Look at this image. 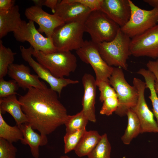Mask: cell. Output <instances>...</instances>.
<instances>
[{"mask_svg":"<svg viewBox=\"0 0 158 158\" xmlns=\"http://www.w3.org/2000/svg\"><path fill=\"white\" fill-rule=\"evenodd\" d=\"M18 100L28 122L43 135H49L65 124L69 115L57 92L51 88L31 87Z\"/></svg>","mask_w":158,"mask_h":158,"instance_id":"cell-1","label":"cell"},{"mask_svg":"<svg viewBox=\"0 0 158 158\" xmlns=\"http://www.w3.org/2000/svg\"><path fill=\"white\" fill-rule=\"evenodd\" d=\"M131 39L121 30L111 41L97 44L100 54L109 66L118 67L127 70V60L131 55L130 44Z\"/></svg>","mask_w":158,"mask_h":158,"instance_id":"cell-2","label":"cell"},{"mask_svg":"<svg viewBox=\"0 0 158 158\" xmlns=\"http://www.w3.org/2000/svg\"><path fill=\"white\" fill-rule=\"evenodd\" d=\"M32 56L55 77L63 78L74 72L77 67L76 56L71 51L46 54L33 48Z\"/></svg>","mask_w":158,"mask_h":158,"instance_id":"cell-3","label":"cell"},{"mask_svg":"<svg viewBox=\"0 0 158 158\" xmlns=\"http://www.w3.org/2000/svg\"><path fill=\"white\" fill-rule=\"evenodd\" d=\"M120 28L100 10L92 11L84 23L85 32L90 35L91 41L97 44L112 40Z\"/></svg>","mask_w":158,"mask_h":158,"instance_id":"cell-4","label":"cell"},{"mask_svg":"<svg viewBox=\"0 0 158 158\" xmlns=\"http://www.w3.org/2000/svg\"><path fill=\"white\" fill-rule=\"evenodd\" d=\"M109 83L115 90L118 100L115 114L121 117L126 116L128 111L137 103L138 93L136 89L127 82L123 69L120 67H114Z\"/></svg>","mask_w":158,"mask_h":158,"instance_id":"cell-5","label":"cell"},{"mask_svg":"<svg viewBox=\"0 0 158 158\" xmlns=\"http://www.w3.org/2000/svg\"><path fill=\"white\" fill-rule=\"evenodd\" d=\"M84 22L64 23L54 30L51 38L57 51L77 50L82 46Z\"/></svg>","mask_w":158,"mask_h":158,"instance_id":"cell-6","label":"cell"},{"mask_svg":"<svg viewBox=\"0 0 158 158\" xmlns=\"http://www.w3.org/2000/svg\"><path fill=\"white\" fill-rule=\"evenodd\" d=\"M131 14L128 22L121 30L130 38L138 35L158 23V9H142L129 0Z\"/></svg>","mask_w":158,"mask_h":158,"instance_id":"cell-7","label":"cell"},{"mask_svg":"<svg viewBox=\"0 0 158 158\" xmlns=\"http://www.w3.org/2000/svg\"><path fill=\"white\" fill-rule=\"evenodd\" d=\"M76 53L83 62L92 67L96 76V84L101 81L109 82L114 67L108 65L103 60L97 44L91 40L84 41L82 46L76 50Z\"/></svg>","mask_w":158,"mask_h":158,"instance_id":"cell-8","label":"cell"},{"mask_svg":"<svg viewBox=\"0 0 158 158\" xmlns=\"http://www.w3.org/2000/svg\"><path fill=\"white\" fill-rule=\"evenodd\" d=\"M13 33L17 41L28 42L35 50L46 54L57 51L51 38L43 36L36 28L32 21L26 22L22 20L19 27Z\"/></svg>","mask_w":158,"mask_h":158,"instance_id":"cell-9","label":"cell"},{"mask_svg":"<svg viewBox=\"0 0 158 158\" xmlns=\"http://www.w3.org/2000/svg\"><path fill=\"white\" fill-rule=\"evenodd\" d=\"M131 55L158 58V23L131 39Z\"/></svg>","mask_w":158,"mask_h":158,"instance_id":"cell-10","label":"cell"},{"mask_svg":"<svg viewBox=\"0 0 158 158\" xmlns=\"http://www.w3.org/2000/svg\"><path fill=\"white\" fill-rule=\"evenodd\" d=\"M133 85L138 93L136 105L131 109L136 114L140 123L141 133H158V126L154 117V114L146 103L145 92L146 88L145 83L140 79L134 78Z\"/></svg>","mask_w":158,"mask_h":158,"instance_id":"cell-11","label":"cell"},{"mask_svg":"<svg viewBox=\"0 0 158 158\" xmlns=\"http://www.w3.org/2000/svg\"><path fill=\"white\" fill-rule=\"evenodd\" d=\"M20 48L22 58L28 63L38 77L48 83L50 88L58 93L59 96L64 87L69 85L76 84L79 82L77 80L64 78H57L54 76L47 69L33 59L32 56L33 48L31 46L28 48L20 46Z\"/></svg>","mask_w":158,"mask_h":158,"instance_id":"cell-12","label":"cell"},{"mask_svg":"<svg viewBox=\"0 0 158 158\" xmlns=\"http://www.w3.org/2000/svg\"><path fill=\"white\" fill-rule=\"evenodd\" d=\"M26 18L37 23L39 26L38 30L44 33L46 37L51 38L54 30L64 23L57 16L49 14L42 7L35 5L27 8L25 12Z\"/></svg>","mask_w":158,"mask_h":158,"instance_id":"cell-13","label":"cell"},{"mask_svg":"<svg viewBox=\"0 0 158 158\" xmlns=\"http://www.w3.org/2000/svg\"><path fill=\"white\" fill-rule=\"evenodd\" d=\"M88 8L73 0H60L54 14L64 23L85 21L91 12Z\"/></svg>","mask_w":158,"mask_h":158,"instance_id":"cell-14","label":"cell"},{"mask_svg":"<svg viewBox=\"0 0 158 158\" xmlns=\"http://www.w3.org/2000/svg\"><path fill=\"white\" fill-rule=\"evenodd\" d=\"M7 74L24 90L32 87L39 89L47 87L37 75L31 74L29 67L23 64H11L8 67Z\"/></svg>","mask_w":158,"mask_h":158,"instance_id":"cell-15","label":"cell"},{"mask_svg":"<svg viewBox=\"0 0 158 158\" xmlns=\"http://www.w3.org/2000/svg\"><path fill=\"white\" fill-rule=\"evenodd\" d=\"M100 10L120 28L128 22L131 14L129 0H102Z\"/></svg>","mask_w":158,"mask_h":158,"instance_id":"cell-16","label":"cell"},{"mask_svg":"<svg viewBox=\"0 0 158 158\" xmlns=\"http://www.w3.org/2000/svg\"><path fill=\"white\" fill-rule=\"evenodd\" d=\"M84 92L82 99V110L88 120L96 121L95 105L97 85L95 79L91 74L85 73L82 78Z\"/></svg>","mask_w":158,"mask_h":158,"instance_id":"cell-17","label":"cell"},{"mask_svg":"<svg viewBox=\"0 0 158 158\" xmlns=\"http://www.w3.org/2000/svg\"><path fill=\"white\" fill-rule=\"evenodd\" d=\"M19 126V125H18ZM23 134V138L21 140L25 145L30 147L32 155L35 158L39 156V147L46 145L48 140L46 135L39 134L35 132L28 122L19 125Z\"/></svg>","mask_w":158,"mask_h":158,"instance_id":"cell-18","label":"cell"},{"mask_svg":"<svg viewBox=\"0 0 158 158\" xmlns=\"http://www.w3.org/2000/svg\"><path fill=\"white\" fill-rule=\"evenodd\" d=\"M6 112L12 116L16 125L19 126L28 122L26 116L22 110L21 104L16 95L0 98V112L2 114Z\"/></svg>","mask_w":158,"mask_h":158,"instance_id":"cell-19","label":"cell"},{"mask_svg":"<svg viewBox=\"0 0 158 158\" xmlns=\"http://www.w3.org/2000/svg\"><path fill=\"white\" fill-rule=\"evenodd\" d=\"M22 21L18 5H15L8 11L0 12V38L9 32H15Z\"/></svg>","mask_w":158,"mask_h":158,"instance_id":"cell-20","label":"cell"},{"mask_svg":"<svg viewBox=\"0 0 158 158\" xmlns=\"http://www.w3.org/2000/svg\"><path fill=\"white\" fill-rule=\"evenodd\" d=\"M101 137L102 135L97 131L86 130L74 150L75 154L79 157L87 156L99 142Z\"/></svg>","mask_w":158,"mask_h":158,"instance_id":"cell-21","label":"cell"},{"mask_svg":"<svg viewBox=\"0 0 158 158\" xmlns=\"http://www.w3.org/2000/svg\"><path fill=\"white\" fill-rule=\"evenodd\" d=\"M126 115L128 118V124L121 140L124 144L128 145L133 138L141 133V127L136 114L131 109L128 111Z\"/></svg>","mask_w":158,"mask_h":158,"instance_id":"cell-22","label":"cell"},{"mask_svg":"<svg viewBox=\"0 0 158 158\" xmlns=\"http://www.w3.org/2000/svg\"><path fill=\"white\" fill-rule=\"evenodd\" d=\"M137 73L144 77L146 87L150 91V95L149 98L152 103L153 113L157 119L156 122L158 126V96L154 87L155 77L151 72L144 68L140 69L137 72Z\"/></svg>","mask_w":158,"mask_h":158,"instance_id":"cell-23","label":"cell"},{"mask_svg":"<svg viewBox=\"0 0 158 158\" xmlns=\"http://www.w3.org/2000/svg\"><path fill=\"white\" fill-rule=\"evenodd\" d=\"M0 138L12 143L20 140L23 138L22 131L19 126H11L4 119L0 112Z\"/></svg>","mask_w":158,"mask_h":158,"instance_id":"cell-24","label":"cell"},{"mask_svg":"<svg viewBox=\"0 0 158 158\" xmlns=\"http://www.w3.org/2000/svg\"><path fill=\"white\" fill-rule=\"evenodd\" d=\"M16 52L6 47L0 41V78H3L7 74L9 66L13 63Z\"/></svg>","mask_w":158,"mask_h":158,"instance_id":"cell-25","label":"cell"},{"mask_svg":"<svg viewBox=\"0 0 158 158\" xmlns=\"http://www.w3.org/2000/svg\"><path fill=\"white\" fill-rule=\"evenodd\" d=\"M89 121L82 110L75 115H69L64 124L66 133L74 132L86 128Z\"/></svg>","mask_w":158,"mask_h":158,"instance_id":"cell-26","label":"cell"},{"mask_svg":"<svg viewBox=\"0 0 158 158\" xmlns=\"http://www.w3.org/2000/svg\"><path fill=\"white\" fill-rule=\"evenodd\" d=\"M111 144L106 133L101 138L93 149L87 155L88 158H110Z\"/></svg>","mask_w":158,"mask_h":158,"instance_id":"cell-27","label":"cell"},{"mask_svg":"<svg viewBox=\"0 0 158 158\" xmlns=\"http://www.w3.org/2000/svg\"><path fill=\"white\" fill-rule=\"evenodd\" d=\"M86 131L85 128L74 132L66 133L63 138L65 154L74 150Z\"/></svg>","mask_w":158,"mask_h":158,"instance_id":"cell-28","label":"cell"},{"mask_svg":"<svg viewBox=\"0 0 158 158\" xmlns=\"http://www.w3.org/2000/svg\"><path fill=\"white\" fill-rule=\"evenodd\" d=\"M19 87L13 80L6 81L3 78H0V98L17 94L16 91Z\"/></svg>","mask_w":158,"mask_h":158,"instance_id":"cell-29","label":"cell"},{"mask_svg":"<svg viewBox=\"0 0 158 158\" xmlns=\"http://www.w3.org/2000/svg\"><path fill=\"white\" fill-rule=\"evenodd\" d=\"M103 104L99 113L102 115L109 116L117 110L118 106L117 96L108 97L102 102Z\"/></svg>","mask_w":158,"mask_h":158,"instance_id":"cell-30","label":"cell"},{"mask_svg":"<svg viewBox=\"0 0 158 158\" xmlns=\"http://www.w3.org/2000/svg\"><path fill=\"white\" fill-rule=\"evenodd\" d=\"M17 151L12 143L0 138V158H16Z\"/></svg>","mask_w":158,"mask_h":158,"instance_id":"cell-31","label":"cell"},{"mask_svg":"<svg viewBox=\"0 0 158 158\" xmlns=\"http://www.w3.org/2000/svg\"><path fill=\"white\" fill-rule=\"evenodd\" d=\"M100 91L99 100L102 102L106 98L111 97L117 96L114 89L109 82L101 81L96 84Z\"/></svg>","mask_w":158,"mask_h":158,"instance_id":"cell-32","label":"cell"},{"mask_svg":"<svg viewBox=\"0 0 158 158\" xmlns=\"http://www.w3.org/2000/svg\"><path fill=\"white\" fill-rule=\"evenodd\" d=\"M146 66L147 69L151 72L155 77L154 87L158 96V58L154 61H149L146 64Z\"/></svg>","mask_w":158,"mask_h":158,"instance_id":"cell-33","label":"cell"},{"mask_svg":"<svg viewBox=\"0 0 158 158\" xmlns=\"http://www.w3.org/2000/svg\"><path fill=\"white\" fill-rule=\"evenodd\" d=\"M89 8L91 11L100 10L102 0H73Z\"/></svg>","mask_w":158,"mask_h":158,"instance_id":"cell-34","label":"cell"},{"mask_svg":"<svg viewBox=\"0 0 158 158\" xmlns=\"http://www.w3.org/2000/svg\"><path fill=\"white\" fill-rule=\"evenodd\" d=\"M14 0H0V12L8 11L14 6Z\"/></svg>","mask_w":158,"mask_h":158,"instance_id":"cell-35","label":"cell"},{"mask_svg":"<svg viewBox=\"0 0 158 158\" xmlns=\"http://www.w3.org/2000/svg\"><path fill=\"white\" fill-rule=\"evenodd\" d=\"M59 1L58 0H45L44 6L50 8L54 14Z\"/></svg>","mask_w":158,"mask_h":158,"instance_id":"cell-36","label":"cell"},{"mask_svg":"<svg viewBox=\"0 0 158 158\" xmlns=\"http://www.w3.org/2000/svg\"><path fill=\"white\" fill-rule=\"evenodd\" d=\"M143 1L153 8L158 9V0H144Z\"/></svg>","mask_w":158,"mask_h":158,"instance_id":"cell-37","label":"cell"},{"mask_svg":"<svg viewBox=\"0 0 158 158\" xmlns=\"http://www.w3.org/2000/svg\"><path fill=\"white\" fill-rule=\"evenodd\" d=\"M32 1L34 3L35 6L42 7L44 6L45 0H33Z\"/></svg>","mask_w":158,"mask_h":158,"instance_id":"cell-38","label":"cell"},{"mask_svg":"<svg viewBox=\"0 0 158 158\" xmlns=\"http://www.w3.org/2000/svg\"><path fill=\"white\" fill-rule=\"evenodd\" d=\"M60 158H70V157L67 155H64L61 156Z\"/></svg>","mask_w":158,"mask_h":158,"instance_id":"cell-39","label":"cell"}]
</instances>
